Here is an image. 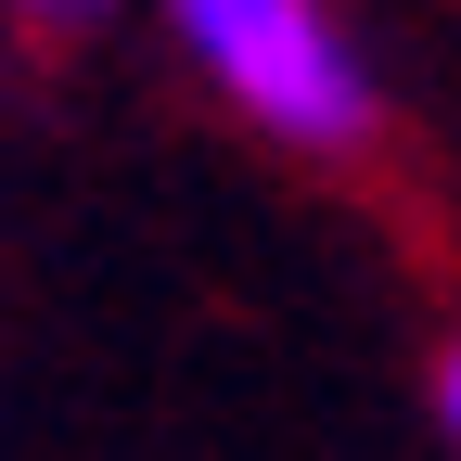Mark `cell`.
Segmentation results:
<instances>
[{
  "label": "cell",
  "instance_id": "1",
  "mask_svg": "<svg viewBox=\"0 0 461 461\" xmlns=\"http://www.w3.org/2000/svg\"><path fill=\"white\" fill-rule=\"evenodd\" d=\"M167 26L257 141L308 167H359L384 141V90L359 65V39L333 26V0H167Z\"/></svg>",
  "mask_w": 461,
  "mask_h": 461
},
{
  "label": "cell",
  "instance_id": "2",
  "mask_svg": "<svg viewBox=\"0 0 461 461\" xmlns=\"http://www.w3.org/2000/svg\"><path fill=\"white\" fill-rule=\"evenodd\" d=\"M0 14H14L26 39H77V26H103L115 0H0Z\"/></svg>",
  "mask_w": 461,
  "mask_h": 461
},
{
  "label": "cell",
  "instance_id": "3",
  "mask_svg": "<svg viewBox=\"0 0 461 461\" xmlns=\"http://www.w3.org/2000/svg\"><path fill=\"white\" fill-rule=\"evenodd\" d=\"M436 436H448V448H461V333H448V346H436Z\"/></svg>",
  "mask_w": 461,
  "mask_h": 461
}]
</instances>
